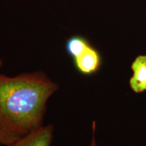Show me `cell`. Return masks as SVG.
Masks as SVG:
<instances>
[{
	"mask_svg": "<svg viewBox=\"0 0 146 146\" xmlns=\"http://www.w3.org/2000/svg\"><path fill=\"white\" fill-rule=\"evenodd\" d=\"M91 45L90 41L85 36L75 35L70 36L66 40L65 50L66 54L73 60L83 54Z\"/></svg>",
	"mask_w": 146,
	"mask_h": 146,
	"instance_id": "5",
	"label": "cell"
},
{
	"mask_svg": "<svg viewBox=\"0 0 146 146\" xmlns=\"http://www.w3.org/2000/svg\"><path fill=\"white\" fill-rule=\"evenodd\" d=\"M2 64H3V61H2V60L0 59V68H1V66H2Z\"/></svg>",
	"mask_w": 146,
	"mask_h": 146,
	"instance_id": "7",
	"label": "cell"
},
{
	"mask_svg": "<svg viewBox=\"0 0 146 146\" xmlns=\"http://www.w3.org/2000/svg\"><path fill=\"white\" fill-rule=\"evenodd\" d=\"M58 89L42 71L0 74V144L10 145L42 127L47 100Z\"/></svg>",
	"mask_w": 146,
	"mask_h": 146,
	"instance_id": "1",
	"label": "cell"
},
{
	"mask_svg": "<svg viewBox=\"0 0 146 146\" xmlns=\"http://www.w3.org/2000/svg\"><path fill=\"white\" fill-rule=\"evenodd\" d=\"M96 121H93L92 123V139L89 146H97L96 140Z\"/></svg>",
	"mask_w": 146,
	"mask_h": 146,
	"instance_id": "6",
	"label": "cell"
},
{
	"mask_svg": "<svg viewBox=\"0 0 146 146\" xmlns=\"http://www.w3.org/2000/svg\"><path fill=\"white\" fill-rule=\"evenodd\" d=\"M133 75L129 85L133 92L141 94L146 91V55H139L131 64Z\"/></svg>",
	"mask_w": 146,
	"mask_h": 146,
	"instance_id": "3",
	"label": "cell"
},
{
	"mask_svg": "<svg viewBox=\"0 0 146 146\" xmlns=\"http://www.w3.org/2000/svg\"><path fill=\"white\" fill-rule=\"evenodd\" d=\"M74 68L80 74L91 76L100 70L102 57L98 50L91 45L83 54L72 60Z\"/></svg>",
	"mask_w": 146,
	"mask_h": 146,
	"instance_id": "2",
	"label": "cell"
},
{
	"mask_svg": "<svg viewBox=\"0 0 146 146\" xmlns=\"http://www.w3.org/2000/svg\"><path fill=\"white\" fill-rule=\"evenodd\" d=\"M53 137V126H42L28 135L9 146H50Z\"/></svg>",
	"mask_w": 146,
	"mask_h": 146,
	"instance_id": "4",
	"label": "cell"
}]
</instances>
